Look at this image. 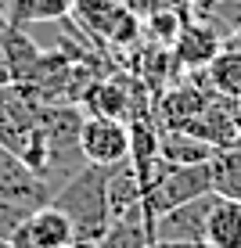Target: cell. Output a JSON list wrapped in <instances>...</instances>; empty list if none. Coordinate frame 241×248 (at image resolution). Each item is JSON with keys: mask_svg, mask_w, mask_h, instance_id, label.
I'll return each mask as SVG.
<instances>
[{"mask_svg": "<svg viewBox=\"0 0 241 248\" xmlns=\"http://www.w3.org/2000/svg\"><path fill=\"white\" fill-rule=\"evenodd\" d=\"M50 202H54L68 216V223H72V248H97V241L112 227L108 166L87 162V166L76 169L65 184H58V191L50 194Z\"/></svg>", "mask_w": 241, "mask_h": 248, "instance_id": "cell-1", "label": "cell"}, {"mask_svg": "<svg viewBox=\"0 0 241 248\" xmlns=\"http://www.w3.org/2000/svg\"><path fill=\"white\" fill-rule=\"evenodd\" d=\"M141 187H144V209H148V216H162V212L212 191L205 162H198V166H177V162H166L162 155L141 176Z\"/></svg>", "mask_w": 241, "mask_h": 248, "instance_id": "cell-2", "label": "cell"}, {"mask_svg": "<svg viewBox=\"0 0 241 248\" xmlns=\"http://www.w3.org/2000/svg\"><path fill=\"white\" fill-rule=\"evenodd\" d=\"M68 18L80 29H87L97 44L115 50H133L144 40L141 15L123 0H72Z\"/></svg>", "mask_w": 241, "mask_h": 248, "instance_id": "cell-3", "label": "cell"}, {"mask_svg": "<svg viewBox=\"0 0 241 248\" xmlns=\"http://www.w3.org/2000/svg\"><path fill=\"white\" fill-rule=\"evenodd\" d=\"M80 151L94 166H115L130 158V126L112 115H87L80 126Z\"/></svg>", "mask_w": 241, "mask_h": 248, "instance_id": "cell-4", "label": "cell"}, {"mask_svg": "<svg viewBox=\"0 0 241 248\" xmlns=\"http://www.w3.org/2000/svg\"><path fill=\"white\" fill-rule=\"evenodd\" d=\"M15 248H72V223L54 202H44L22 216L11 230Z\"/></svg>", "mask_w": 241, "mask_h": 248, "instance_id": "cell-5", "label": "cell"}, {"mask_svg": "<svg viewBox=\"0 0 241 248\" xmlns=\"http://www.w3.org/2000/svg\"><path fill=\"white\" fill-rule=\"evenodd\" d=\"M50 194H54V187L36 169L25 166L15 151H7L0 144V202L22 205V209H36V205L50 202Z\"/></svg>", "mask_w": 241, "mask_h": 248, "instance_id": "cell-6", "label": "cell"}, {"mask_svg": "<svg viewBox=\"0 0 241 248\" xmlns=\"http://www.w3.org/2000/svg\"><path fill=\"white\" fill-rule=\"evenodd\" d=\"M216 194H198V198L177 205V209L151 216V241H205V216Z\"/></svg>", "mask_w": 241, "mask_h": 248, "instance_id": "cell-7", "label": "cell"}, {"mask_svg": "<svg viewBox=\"0 0 241 248\" xmlns=\"http://www.w3.org/2000/svg\"><path fill=\"white\" fill-rule=\"evenodd\" d=\"M223 47V36L216 29H212L209 22L202 18H187L180 25L177 40H173V62L180 65V72H198V68H205L212 62V54Z\"/></svg>", "mask_w": 241, "mask_h": 248, "instance_id": "cell-8", "label": "cell"}, {"mask_svg": "<svg viewBox=\"0 0 241 248\" xmlns=\"http://www.w3.org/2000/svg\"><path fill=\"white\" fill-rule=\"evenodd\" d=\"M205 166H209V187H212V194L241 202V133L234 137V140L212 148V155H209Z\"/></svg>", "mask_w": 241, "mask_h": 248, "instance_id": "cell-9", "label": "cell"}, {"mask_svg": "<svg viewBox=\"0 0 241 248\" xmlns=\"http://www.w3.org/2000/svg\"><path fill=\"white\" fill-rule=\"evenodd\" d=\"M205 245L209 248H241V202L212 198L205 216Z\"/></svg>", "mask_w": 241, "mask_h": 248, "instance_id": "cell-10", "label": "cell"}, {"mask_svg": "<svg viewBox=\"0 0 241 248\" xmlns=\"http://www.w3.org/2000/svg\"><path fill=\"white\" fill-rule=\"evenodd\" d=\"M159 155L177 166H198V162H209L212 144L184 126H159Z\"/></svg>", "mask_w": 241, "mask_h": 248, "instance_id": "cell-11", "label": "cell"}, {"mask_svg": "<svg viewBox=\"0 0 241 248\" xmlns=\"http://www.w3.org/2000/svg\"><path fill=\"white\" fill-rule=\"evenodd\" d=\"M72 11V0H4V22L29 29L44 22H62Z\"/></svg>", "mask_w": 241, "mask_h": 248, "instance_id": "cell-12", "label": "cell"}, {"mask_svg": "<svg viewBox=\"0 0 241 248\" xmlns=\"http://www.w3.org/2000/svg\"><path fill=\"white\" fill-rule=\"evenodd\" d=\"M202 76H205V83H209L216 93L234 101L241 93V50L223 44L216 54H212V62L202 68Z\"/></svg>", "mask_w": 241, "mask_h": 248, "instance_id": "cell-13", "label": "cell"}, {"mask_svg": "<svg viewBox=\"0 0 241 248\" xmlns=\"http://www.w3.org/2000/svg\"><path fill=\"white\" fill-rule=\"evenodd\" d=\"M148 245H151V216L115 219L108 234L97 241V248H148Z\"/></svg>", "mask_w": 241, "mask_h": 248, "instance_id": "cell-14", "label": "cell"}, {"mask_svg": "<svg viewBox=\"0 0 241 248\" xmlns=\"http://www.w3.org/2000/svg\"><path fill=\"white\" fill-rule=\"evenodd\" d=\"M191 7H194V0H148L144 11H177L184 18H191Z\"/></svg>", "mask_w": 241, "mask_h": 248, "instance_id": "cell-15", "label": "cell"}, {"mask_svg": "<svg viewBox=\"0 0 241 248\" xmlns=\"http://www.w3.org/2000/svg\"><path fill=\"white\" fill-rule=\"evenodd\" d=\"M7 25V22H4ZM4 25H0V87L11 83V65H7V47H4Z\"/></svg>", "mask_w": 241, "mask_h": 248, "instance_id": "cell-16", "label": "cell"}, {"mask_svg": "<svg viewBox=\"0 0 241 248\" xmlns=\"http://www.w3.org/2000/svg\"><path fill=\"white\" fill-rule=\"evenodd\" d=\"M148 248H209L205 241H151Z\"/></svg>", "mask_w": 241, "mask_h": 248, "instance_id": "cell-17", "label": "cell"}, {"mask_svg": "<svg viewBox=\"0 0 241 248\" xmlns=\"http://www.w3.org/2000/svg\"><path fill=\"white\" fill-rule=\"evenodd\" d=\"M123 4H130L137 15H144V4H148V0H123Z\"/></svg>", "mask_w": 241, "mask_h": 248, "instance_id": "cell-18", "label": "cell"}, {"mask_svg": "<svg viewBox=\"0 0 241 248\" xmlns=\"http://www.w3.org/2000/svg\"><path fill=\"white\" fill-rule=\"evenodd\" d=\"M234 108H238V123H241V93L234 97Z\"/></svg>", "mask_w": 241, "mask_h": 248, "instance_id": "cell-19", "label": "cell"}, {"mask_svg": "<svg viewBox=\"0 0 241 248\" xmlns=\"http://www.w3.org/2000/svg\"><path fill=\"white\" fill-rule=\"evenodd\" d=\"M0 248H15V245H11V237H0Z\"/></svg>", "mask_w": 241, "mask_h": 248, "instance_id": "cell-20", "label": "cell"}]
</instances>
